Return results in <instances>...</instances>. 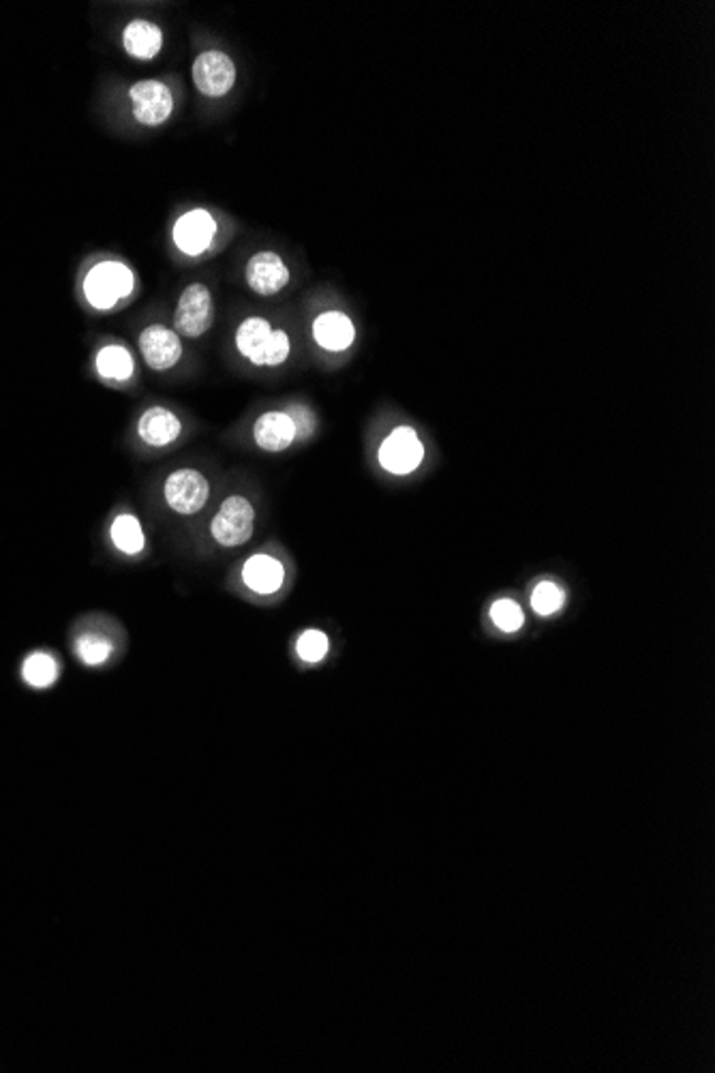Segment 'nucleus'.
Returning a JSON list of instances; mask_svg holds the SVG:
<instances>
[{
	"instance_id": "nucleus-7",
	"label": "nucleus",
	"mask_w": 715,
	"mask_h": 1073,
	"mask_svg": "<svg viewBox=\"0 0 715 1073\" xmlns=\"http://www.w3.org/2000/svg\"><path fill=\"white\" fill-rule=\"evenodd\" d=\"M131 112L143 127H159L173 112V95L168 85L159 80H142L129 88Z\"/></svg>"
},
{
	"instance_id": "nucleus-24",
	"label": "nucleus",
	"mask_w": 715,
	"mask_h": 1073,
	"mask_svg": "<svg viewBox=\"0 0 715 1073\" xmlns=\"http://www.w3.org/2000/svg\"><path fill=\"white\" fill-rule=\"evenodd\" d=\"M287 414L296 427V436L300 439H307L315 434V427H317V418H315L314 411L302 404H291L287 406Z\"/></svg>"
},
{
	"instance_id": "nucleus-10",
	"label": "nucleus",
	"mask_w": 715,
	"mask_h": 1073,
	"mask_svg": "<svg viewBox=\"0 0 715 1073\" xmlns=\"http://www.w3.org/2000/svg\"><path fill=\"white\" fill-rule=\"evenodd\" d=\"M140 351L143 362L152 371H170L182 358V341L172 328L163 324H150L140 335Z\"/></svg>"
},
{
	"instance_id": "nucleus-20",
	"label": "nucleus",
	"mask_w": 715,
	"mask_h": 1073,
	"mask_svg": "<svg viewBox=\"0 0 715 1073\" xmlns=\"http://www.w3.org/2000/svg\"><path fill=\"white\" fill-rule=\"evenodd\" d=\"M529 603H532V609L536 615L540 617H548V615H555L559 610L564 609L566 605V589L553 580H543L534 587L532 596H529Z\"/></svg>"
},
{
	"instance_id": "nucleus-16",
	"label": "nucleus",
	"mask_w": 715,
	"mask_h": 1073,
	"mask_svg": "<svg viewBox=\"0 0 715 1073\" xmlns=\"http://www.w3.org/2000/svg\"><path fill=\"white\" fill-rule=\"evenodd\" d=\"M122 48L131 59H157L163 48V30L148 20H131L122 30Z\"/></svg>"
},
{
	"instance_id": "nucleus-6",
	"label": "nucleus",
	"mask_w": 715,
	"mask_h": 1073,
	"mask_svg": "<svg viewBox=\"0 0 715 1073\" xmlns=\"http://www.w3.org/2000/svg\"><path fill=\"white\" fill-rule=\"evenodd\" d=\"M163 497H166V504L172 508L176 515L191 517V515H198L201 508L208 504L210 483L198 469L182 467V469H176L166 478Z\"/></svg>"
},
{
	"instance_id": "nucleus-9",
	"label": "nucleus",
	"mask_w": 715,
	"mask_h": 1073,
	"mask_svg": "<svg viewBox=\"0 0 715 1073\" xmlns=\"http://www.w3.org/2000/svg\"><path fill=\"white\" fill-rule=\"evenodd\" d=\"M217 236V221L206 208H193L173 223V245L189 258L206 254Z\"/></svg>"
},
{
	"instance_id": "nucleus-8",
	"label": "nucleus",
	"mask_w": 715,
	"mask_h": 1073,
	"mask_svg": "<svg viewBox=\"0 0 715 1073\" xmlns=\"http://www.w3.org/2000/svg\"><path fill=\"white\" fill-rule=\"evenodd\" d=\"M193 85L203 97L221 99L236 85V64L226 52L208 50L193 62Z\"/></svg>"
},
{
	"instance_id": "nucleus-18",
	"label": "nucleus",
	"mask_w": 715,
	"mask_h": 1073,
	"mask_svg": "<svg viewBox=\"0 0 715 1073\" xmlns=\"http://www.w3.org/2000/svg\"><path fill=\"white\" fill-rule=\"evenodd\" d=\"M110 538L116 549L125 555H140L146 547L142 523L133 515H118L110 527Z\"/></svg>"
},
{
	"instance_id": "nucleus-2",
	"label": "nucleus",
	"mask_w": 715,
	"mask_h": 1073,
	"mask_svg": "<svg viewBox=\"0 0 715 1073\" xmlns=\"http://www.w3.org/2000/svg\"><path fill=\"white\" fill-rule=\"evenodd\" d=\"M136 290V275L122 261L95 264L85 277V296L97 311H112Z\"/></svg>"
},
{
	"instance_id": "nucleus-5",
	"label": "nucleus",
	"mask_w": 715,
	"mask_h": 1073,
	"mask_svg": "<svg viewBox=\"0 0 715 1073\" xmlns=\"http://www.w3.org/2000/svg\"><path fill=\"white\" fill-rule=\"evenodd\" d=\"M381 469L393 476H409L425 461V444L411 427H397L377 450Z\"/></svg>"
},
{
	"instance_id": "nucleus-22",
	"label": "nucleus",
	"mask_w": 715,
	"mask_h": 1073,
	"mask_svg": "<svg viewBox=\"0 0 715 1073\" xmlns=\"http://www.w3.org/2000/svg\"><path fill=\"white\" fill-rule=\"evenodd\" d=\"M330 652V638L321 630H305L296 640V654L302 663H321Z\"/></svg>"
},
{
	"instance_id": "nucleus-1",
	"label": "nucleus",
	"mask_w": 715,
	"mask_h": 1073,
	"mask_svg": "<svg viewBox=\"0 0 715 1073\" xmlns=\"http://www.w3.org/2000/svg\"><path fill=\"white\" fill-rule=\"evenodd\" d=\"M234 344L242 358L254 367H281L291 354V341L284 328H275L266 318L242 319L234 332Z\"/></svg>"
},
{
	"instance_id": "nucleus-12",
	"label": "nucleus",
	"mask_w": 715,
	"mask_h": 1073,
	"mask_svg": "<svg viewBox=\"0 0 715 1073\" xmlns=\"http://www.w3.org/2000/svg\"><path fill=\"white\" fill-rule=\"evenodd\" d=\"M240 577L251 592H256L259 596H270V594H277L284 587L286 566L275 555L256 553L245 562Z\"/></svg>"
},
{
	"instance_id": "nucleus-17",
	"label": "nucleus",
	"mask_w": 715,
	"mask_h": 1073,
	"mask_svg": "<svg viewBox=\"0 0 715 1073\" xmlns=\"http://www.w3.org/2000/svg\"><path fill=\"white\" fill-rule=\"evenodd\" d=\"M95 369L99 378L112 384H127L136 376L133 354L125 346H106L97 351Z\"/></svg>"
},
{
	"instance_id": "nucleus-3",
	"label": "nucleus",
	"mask_w": 715,
	"mask_h": 1073,
	"mask_svg": "<svg viewBox=\"0 0 715 1073\" xmlns=\"http://www.w3.org/2000/svg\"><path fill=\"white\" fill-rule=\"evenodd\" d=\"M256 531V508L242 495H229L210 521V536L219 547L236 549L251 540Z\"/></svg>"
},
{
	"instance_id": "nucleus-21",
	"label": "nucleus",
	"mask_w": 715,
	"mask_h": 1073,
	"mask_svg": "<svg viewBox=\"0 0 715 1073\" xmlns=\"http://www.w3.org/2000/svg\"><path fill=\"white\" fill-rule=\"evenodd\" d=\"M490 622L495 624L497 630H502L506 635H515L525 624V613L515 600L502 598V600L493 603V607H490Z\"/></svg>"
},
{
	"instance_id": "nucleus-19",
	"label": "nucleus",
	"mask_w": 715,
	"mask_h": 1073,
	"mask_svg": "<svg viewBox=\"0 0 715 1073\" xmlns=\"http://www.w3.org/2000/svg\"><path fill=\"white\" fill-rule=\"evenodd\" d=\"M22 677L32 688H50L58 679L57 660L50 654H30L24 660Z\"/></svg>"
},
{
	"instance_id": "nucleus-15",
	"label": "nucleus",
	"mask_w": 715,
	"mask_h": 1073,
	"mask_svg": "<svg viewBox=\"0 0 715 1073\" xmlns=\"http://www.w3.org/2000/svg\"><path fill=\"white\" fill-rule=\"evenodd\" d=\"M182 431L180 418L166 407H148L138 420V436L150 448H166L173 444Z\"/></svg>"
},
{
	"instance_id": "nucleus-23",
	"label": "nucleus",
	"mask_w": 715,
	"mask_h": 1073,
	"mask_svg": "<svg viewBox=\"0 0 715 1073\" xmlns=\"http://www.w3.org/2000/svg\"><path fill=\"white\" fill-rule=\"evenodd\" d=\"M112 654V643L106 637L87 635L78 640V656L88 667H99L103 665Z\"/></svg>"
},
{
	"instance_id": "nucleus-14",
	"label": "nucleus",
	"mask_w": 715,
	"mask_h": 1073,
	"mask_svg": "<svg viewBox=\"0 0 715 1073\" xmlns=\"http://www.w3.org/2000/svg\"><path fill=\"white\" fill-rule=\"evenodd\" d=\"M296 439V427L287 411H266L254 423V441L266 453H284Z\"/></svg>"
},
{
	"instance_id": "nucleus-11",
	"label": "nucleus",
	"mask_w": 715,
	"mask_h": 1073,
	"mask_svg": "<svg viewBox=\"0 0 715 1073\" xmlns=\"http://www.w3.org/2000/svg\"><path fill=\"white\" fill-rule=\"evenodd\" d=\"M247 284L258 296H275L291 281L286 261L275 251H259L247 261Z\"/></svg>"
},
{
	"instance_id": "nucleus-13",
	"label": "nucleus",
	"mask_w": 715,
	"mask_h": 1073,
	"mask_svg": "<svg viewBox=\"0 0 715 1073\" xmlns=\"http://www.w3.org/2000/svg\"><path fill=\"white\" fill-rule=\"evenodd\" d=\"M311 335L319 348L339 354L354 346L356 326L344 311H324L314 319Z\"/></svg>"
},
{
	"instance_id": "nucleus-4",
	"label": "nucleus",
	"mask_w": 715,
	"mask_h": 1073,
	"mask_svg": "<svg viewBox=\"0 0 715 1073\" xmlns=\"http://www.w3.org/2000/svg\"><path fill=\"white\" fill-rule=\"evenodd\" d=\"M215 321V302L208 286L189 284L173 311V330L187 339H200Z\"/></svg>"
}]
</instances>
